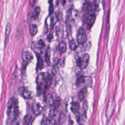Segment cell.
Instances as JSON below:
<instances>
[{
	"instance_id": "cell-1",
	"label": "cell",
	"mask_w": 125,
	"mask_h": 125,
	"mask_svg": "<svg viewBox=\"0 0 125 125\" xmlns=\"http://www.w3.org/2000/svg\"><path fill=\"white\" fill-rule=\"evenodd\" d=\"M76 84L78 87H90L92 85V80L90 76H81L77 78Z\"/></svg>"
},
{
	"instance_id": "cell-2",
	"label": "cell",
	"mask_w": 125,
	"mask_h": 125,
	"mask_svg": "<svg viewBox=\"0 0 125 125\" xmlns=\"http://www.w3.org/2000/svg\"><path fill=\"white\" fill-rule=\"evenodd\" d=\"M89 59L90 56L89 54H84L83 57L79 58L77 60V65L80 69H85L87 67Z\"/></svg>"
},
{
	"instance_id": "cell-3",
	"label": "cell",
	"mask_w": 125,
	"mask_h": 125,
	"mask_svg": "<svg viewBox=\"0 0 125 125\" xmlns=\"http://www.w3.org/2000/svg\"><path fill=\"white\" fill-rule=\"evenodd\" d=\"M32 58L31 53L30 52L26 51L24 52L22 55V59L23 61L22 73H24L25 72L27 65L30 60Z\"/></svg>"
},
{
	"instance_id": "cell-4",
	"label": "cell",
	"mask_w": 125,
	"mask_h": 125,
	"mask_svg": "<svg viewBox=\"0 0 125 125\" xmlns=\"http://www.w3.org/2000/svg\"><path fill=\"white\" fill-rule=\"evenodd\" d=\"M78 43L80 44H84L87 41L86 32L83 28L81 27L79 29L77 35Z\"/></svg>"
},
{
	"instance_id": "cell-5",
	"label": "cell",
	"mask_w": 125,
	"mask_h": 125,
	"mask_svg": "<svg viewBox=\"0 0 125 125\" xmlns=\"http://www.w3.org/2000/svg\"><path fill=\"white\" fill-rule=\"evenodd\" d=\"M95 16L94 14H91L84 18V22L86 24L87 29L88 30L91 29L94 23Z\"/></svg>"
},
{
	"instance_id": "cell-6",
	"label": "cell",
	"mask_w": 125,
	"mask_h": 125,
	"mask_svg": "<svg viewBox=\"0 0 125 125\" xmlns=\"http://www.w3.org/2000/svg\"><path fill=\"white\" fill-rule=\"evenodd\" d=\"M46 82V75L45 73H40L38 74L36 79V82L38 86H41L44 85L45 86Z\"/></svg>"
},
{
	"instance_id": "cell-7",
	"label": "cell",
	"mask_w": 125,
	"mask_h": 125,
	"mask_svg": "<svg viewBox=\"0 0 125 125\" xmlns=\"http://www.w3.org/2000/svg\"><path fill=\"white\" fill-rule=\"evenodd\" d=\"M20 90H21V92L22 93V94L23 98L25 99H31L34 97V93L27 89H26L25 87H21L20 89Z\"/></svg>"
},
{
	"instance_id": "cell-8",
	"label": "cell",
	"mask_w": 125,
	"mask_h": 125,
	"mask_svg": "<svg viewBox=\"0 0 125 125\" xmlns=\"http://www.w3.org/2000/svg\"><path fill=\"white\" fill-rule=\"evenodd\" d=\"M87 92V87H84L79 91L78 94V97L80 101H83L85 99Z\"/></svg>"
},
{
	"instance_id": "cell-9",
	"label": "cell",
	"mask_w": 125,
	"mask_h": 125,
	"mask_svg": "<svg viewBox=\"0 0 125 125\" xmlns=\"http://www.w3.org/2000/svg\"><path fill=\"white\" fill-rule=\"evenodd\" d=\"M14 100L13 97L11 98L9 100L7 103V108L6 112L7 115H9L11 113V111L14 105Z\"/></svg>"
},
{
	"instance_id": "cell-10",
	"label": "cell",
	"mask_w": 125,
	"mask_h": 125,
	"mask_svg": "<svg viewBox=\"0 0 125 125\" xmlns=\"http://www.w3.org/2000/svg\"><path fill=\"white\" fill-rule=\"evenodd\" d=\"M32 109L34 114L36 115H38L40 114L43 108L39 104H37L34 105Z\"/></svg>"
},
{
	"instance_id": "cell-11",
	"label": "cell",
	"mask_w": 125,
	"mask_h": 125,
	"mask_svg": "<svg viewBox=\"0 0 125 125\" xmlns=\"http://www.w3.org/2000/svg\"><path fill=\"white\" fill-rule=\"evenodd\" d=\"M11 30V25L10 23H9L7 24L5 31V42L7 45L9 41V36Z\"/></svg>"
},
{
	"instance_id": "cell-12",
	"label": "cell",
	"mask_w": 125,
	"mask_h": 125,
	"mask_svg": "<svg viewBox=\"0 0 125 125\" xmlns=\"http://www.w3.org/2000/svg\"><path fill=\"white\" fill-rule=\"evenodd\" d=\"M67 48V45L66 42H59L58 45V50L61 54H63L66 52Z\"/></svg>"
},
{
	"instance_id": "cell-13",
	"label": "cell",
	"mask_w": 125,
	"mask_h": 125,
	"mask_svg": "<svg viewBox=\"0 0 125 125\" xmlns=\"http://www.w3.org/2000/svg\"><path fill=\"white\" fill-rule=\"evenodd\" d=\"M29 32L32 36H34L37 34L38 32V28L36 24H32L30 26Z\"/></svg>"
},
{
	"instance_id": "cell-14",
	"label": "cell",
	"mask_w": 125,
	"mask_h": 125,
	"mask_svg": "<svg viewBox=\"0 0 125 125\" xmlns=\"http://www.w3.org/2000/svg\"><path fill=\"white\" fill-rule=\"evenodd\" d=\"M79 109V105L78 103L77 102H73L72 103L70 110L72 112L76 114L78 112Z\"/></svg>"
},
{
	"instance_id": "cell-15",
	"label": "cell",
	"mask_w": 125,
	"mask_h": 125,
	"mask_svg": "<svg viewBox=\"0 0 125 125\" xmlns=\"http://www.w3.org/2000/svg\"><path fill=\"white\" fill-rule=\"evenodd\" d=\"M43 125H56V122L54 119L50 117L44 120Z\"/></svg>"
},
{
	"instance_id": "cell-16",
	"label": "cell",
	"mask_w": 125,
	"mask_h": 125,
	"mask_svg": "<svg viewBox=\"0 0 125 125\" xmlns=\"http://www.w3.org/2000/svg\"><path fill=\"white\" fill-rule=\"evenodd\" d=\"M14 113L15 116H18L20 115V111L18 105V101L17 99L15 100L14 105Z\"/></svg>"
},
{
	"instance_id": "cell-17",
	"label": "cell",
	"mask_w": 125,
	"mask_h": 125,
	"mask_svg": "<svg viewBox=\"0 0 125 125\" xmlns=\"http://www.w3.org/2000/svg\"><path fill=\"white\" fill-rule=\"evenodd\" d=\"M36 56L37 59V68L39 70H42L43 66V59L39 53H37Z\"/></svg>"
},
{
	"instance_id": "cell-18",
	"label": "cell",
	"mask_w": 125,
	"mask_h": 125,
	"mask_svg": "<svg viewBox=\"0 0 125 125\" xmlns=\"http://www.w3.org/2000/svg\"><path fill=\"white\" fill-rule=\"evenodd\" d=\"M66 117L64 113L61 112L59 115L58 117V123L60 125H62L64 124L66 121Z\"/></svg>"
},
{
	"instance_id": "cell-19",
	"label": "cell",
	"mask_w": 125,
	"mask_h": 125,
	"mask_svg": "<svg viewBox=\"0 0 125 125\" xmlns=\"http://www.w3.org/2000/svg\"><path fill=\"white\" fill-rule=\"evenodd\" d=\"M45 101L47 102L48 105H53L54 100H53V98L51 95H48L45 97Z\"/></svg>"
},
{
	"instance_id": "cell-20",
	"label": "cell",
	"mask_w": 125,
	"mask_h": 125,
	"mask_svg": "<svg viewBox=\"0 0 125 125\" xmlns=\"http://www.w3.org/2000/svg\"><path fill=\"white\" fill-rule=\"evenodd\" d=\"M41 12V9L39 7H36L34 9V12L33 14V17L35 20H37L38 19L39 15Z\"/></svg>"
},
{
	"instance_id": "cell-21",
	"label": "cell",
	"mask_w": 125,
	"mask_h": 125,
	"mask_svg": "<svg viewBox=\"0 0 125 125\" xmlns=\"http://www.w3.org/2000/svg\"><path fill=\"white\" fill-rule=\"evenodd\" d=\"M88 109V104L87 101L85 100L82 106V115L86 116V112Z\"/></svg>"
},
{
	"instance_id": "cell-22",
	"label": "cell",
	"mask_w": 125,
	"mask_h": 125,
	"mask_svg": "<svg viewBox=\"0 0 125 125\" xmlns=\"http://www.w3.org/2000/svg\"><path fill=\"white\" fill-rule=\"evenodd\" d=\"M69 47L72 50L75 51L78 47L76 42L74 40L72 39L69 42Z\"/></svg>"
},
{
	"instance_id": "cell-23",
	"label": "cell",
	"mask_w": 125,
	"mask_h": 125,
	"mask_svg": "<svg viewBox=\"0 0 125 125\" xmlns=\"http://www.w3.org/2000/svg\"><path fill=\"white\" fill-rule=\"evenodd\" d=\"M45 44L43 40L42 39L39 40L37 42L36 44V47L38 49H43L45 47Z\"/></svg>"
},
{
	"instance_id": "cell-24",
	"label": "cell",
	"mask_w": 125,
	"mask_h": 125,
	"mask_svg": "<svg viewBox=\"0 0 125 125\" xmlns=\"http://www.w3.org/2000/svg\"><path fill=\"white\" fill-rule=\"evenodd\" d=\"M58 17L56 15L53 16L51 18L50 26L51 28H53L56 25L58 20Z\"/></svg>"
},
{
	"instance_id": "cell-25",
	"label": "cell",
	"mask_w": 125,
	"mask_h": 125,
	"mask_svg": "<svg viewBox=\"0 0 125 125\" xmlns=\"http://www.w3.org/2000/svg\"><path fill=\"white\" fill-rule=\"evenodd\" d=\"M92 8L93 6L92 4L91 3H87L84 5L83 9L84 11H89L92 10Z\"/></svg>"
},
{
	"instance_id": "cell-26",
	"label": "cell",
	"mask_w": 125,
	"mask_h": 125,
	"mask_svg": "<svg viewBox=\"0 0 125 125\" xmlns=\"http://www.w3.org/2000/svg\"><path fill=\"white\" fill-rule=\"evenodd\" d=\"M58 110L57 109L53 106V108H52L50 111L49 112V115L51 117H54L56 116L57 114H58Z\"/></svg>"
},
{
	"instance_id": "cell-27",
	"label": "cell",
	"mask_w": 125,
	"mask_h": 125,
	"mask_svg": "<svg viewBox=\"0 0 125 125\" xmlns=\"http://www.w3.org/2000/svg\"><path fill=\"white\" fill-rule=\"evenodd\" d=\"M60 104H61V100L59 97H58L55 101H54L53 106L55 108L58 109V108L60 106Z\"/></svg>"
},
{
	"instance_id": "cell-28",
	"label": "cell",
	"mask_w": 125,
	"mask_h": 125,
	"mask_svg": "<svg viewBox=\"0 0 125 125\" xmlns=\"http://www.w3.org/2000/svg\"><path fill=\"white\" fill-rule=\"evenodd\" d=\"M32 116L30 114H28L25 116L24 118V121L26 125H28L29 123L31 120Z\"/></svg>"
},
{
	"instance_id": "cell-29",
	"label": "cell",
	"mask_w": 125,
	"mask_h": 125,
	"mask_svg": "<svg viewBox=\"0 0 125 125\" xmlns=\"http://www.w3.org/2000/svg\"><path fill=\"white\" fill-rule=\"evenodd\" d=\"M20 122L21 119L19 116H15L12 122L11 125H20Z\"/></svg>"
},
{
	"instance_id": "cell-30",
	"label": "cell",
	"mask_w": 125,
	"mask_h": 125,
	"mask_svg": "<svg viewBox=\"0 0 125 125\" xmlns=\"http://www.w3.org/2000/svg\"><path fill=\"white\" fill-rule=\"evenodd\" d=\"M50 57L48 54V52H46V54L45 56V62L47 63H48L50 62Z\"/></svg>"
},
{
	"instance_id": "cell-31",
	"label": "cell",
	"mask_w": 125,
	"mask_h": 125,
	"mask_svg": "<svg viewBox=\"0 0 125 125\" xmlns=\"http://www.w3.org/2000/svg\"><path fill=\"white\" fill-rule=\"evenodd\" d=\"M58 58H55L53 59V62L54 67H55L59 63Z\"/></svg>"
},
{
	"instance_id": "cell-32",
	"label": "cell",
	"mask_w": 125,
	"mask_h": 125,
	"mask_svg": "<svg viewBox=\"0 0 125 125\" xmlns=\"http://www.w3.org/2000/svg\"><path fill=\"white\" fill-rule=\"evenodd\" d=\"M54 10V9L53 5V4H51L50 5V7H49V14L50 15H51L53 13Z\"/></svg>"
},
{
	"instance_id": "cell-33",
	"label": "cell",
	"mask_w": 125,
	"mask_h": 125,
	"mask_svg": "<svg viewBox=\"0 0 125 125\" xmlns=\"http://www.w3.org/2000/svg\"><path fill=\"white\" fill-rule=\"evenodd\" d=\"M53 38V34H49V35L47 37L48 42H51Z\"/></svg>"
},
{
	"instance_id": "cell-34",
	"label": "cell",
	"mask_w": 125,
	"mask_h": 125,
	"mask_svg": "<svg viewBox=\"0 0 125 125\" xmlns=\"http://www.w3.org/2000/svg\"><path fill=\"white\" fill-rule=\"evenodd\" d=\"M37 0H29V2H30V5L32 7L34 6Z\"/></svg>"
},
{
	"instance_id": "cell-35",
	"label": "cell",
	"mask_w": 125,
	"mask_h": 125,
	"mask_svg": "<svg viewBox=\"0 0 125 125\" xmlns=\"http://www.w3.org/2000/svg\"><path fill=\"white\" fill-rule=\"evenodd\" d=\"M53 0H48V2H49V3L50 4H52V2H53Z\"/></svg>"
}]
</instances>
